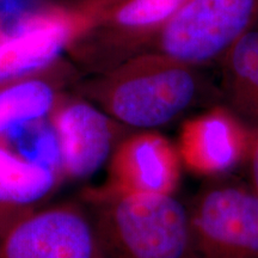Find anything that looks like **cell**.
I'll return each instance as SVG.
<instances>
[{"label":"cell","mask_w":258,"mask_h":258,"mask_svg":"<svg viewBox=\"0 0 258 258\" xmlns=\"http://www.w3.org/2000/svg\"><path fill=\"white\" fill-rule=\"evenodd\" d=\"M79 95L125 127L154 131L220 98V90L198 67L146 51L99 73L80 86Z\"/></svg>","instance_id":"1"},{"label":"cell","mask_w":258,"mask_h":258,"mask_svg":"<svg viewBox=\"0 0 258 258\" xmlns=\"http://www.w3.org/2000/svg\"><path fill=\"white\" fill-rule=\"evenodd\" d=\"M88 211L108 258H200L188 205L175 194L85 189Z\"/></svg>","instance_id":"2"},{"label":"cell","mask_w":258,"mask_h":258,"mask_svg":"<svg viewBox=\"0 0 258 258\" xmlns=\"http://www.w3.org/2000/svg\"><path fill=\"white\" fill-rule=\"evenodd\" d=\"M0 258H108L80 201L0 206Z\"/></svg>","instance_id":"3"},{"label":"cell","mask_w":258,"mask_h":258,"mask_svg":"<svg viewBox=\"0 0 258 258\" xmlns=\"http://www.w3.org/2000/svg\"><path fill=\"white\" fill-rule=\"evenodd\" d=\"M257 22L258 0H185L147 51L201 69L220 62Z\"/></svg>","instance_id":"4"},{"label":"cell","mask_w":258,"mask_h":258,"mask_svg":"<svg viewBox=\"0 0 258 258\" xmlns=\"http://www.w3.org/2000/svg\"><path fill=\"white\" fill-rule=\"evenodd\" d=\"M185 0H85L86 34L70 48L80 62L99 73L146 53Z\"/></svg>","instance_id":"5"},{"label":"cell","mask_w":258,"mask_h":258,"mask_svg":"<svg viewBox=\"0 0 258 258\" xmlns=\"http://www.w3.org/2000/svg\"><path fill=\"white\" fill-rule=\"evenodd\" d=\"M188 208L200 258H258V192L251 184L208 183Z\"/></svg>","instance_id":"6"},{"label":"cell","mask_w":258,"mask_h":258,"mask_svg":"<svg viewBox=\"0 0 258 258\" xmlns=\"http://www.w3.org/2000/svg\"><path fill=\"white\" fill-rule=\"evenodd\" d=\"M89 27L90 17L83 4L49 6L21 17L0 38V84L48 69Z\"/></svg>","instance_id":"7"},{"label":"cell","mask_w":258,"mask_h":258,"mask_svg":"<svg viewBox=\"0 0 258 258\" xmlns=\"http://www.w3.org/2000/svg\"><path fill=\"white\" fill-rule=\"evenodd\" d=\"M60 169L73 179L90 177L110 159L128 127L80 95L62 93L49 114Z\"/></svg>","instance_id":"8"},{"label":"cell","mask_w":258,"mask_h":258,"mask_svg":"<svg viewBox=\"0 0 258 258\" xmlns=\"http://www.w3.org/2000/svg\"><path fill=\"white\" fill-rule=\"evenodd\" d=\"M254 133L224 104L184 121L178 150L182 165L200 176L219 178L246 163Z\"/></svg>","instance_id":"9"},{"label":"cell","mask_w":258,"mask_h":258,"mask_svg":"<svg viewBox=\"0 0 258 258\" xmlns=\"http://www.w3.org/2000/svg\"><path fill=\"white\" fill-rule=\"evenodd\" d=\"M180 172L176 145L157 131H140L115 147L103 186L129 194H175Z\"/></svg>","instance_id":"10"},{"label":"cell","mask_w":258,"mask_h":258,"mask_svg":"<svg viewBox=\"0 0 258 258\" xmlns=\"http://www.w3.org/2000/svg\"><path fill=\"white\" fill-rule=\"evenodd\" d=\"M73 76L69 64L57 60L40 72L0 84V140L18 125L49 116Z\"/></svg>","instance_id":"11"},{"label":"cell","mask_w":258,"mask_h":258,"mask_svg":"<svg viewBox=\"0 0 258 258\" xmlns=\"http://www.w3.org/2000/svg\"><path fill=\"white\" fill-rule=\"evenodd\" d=\"M220 101L258 133V27L244 35L220 61Z\"/></svg>","instance_id":"12"},{"label":"cell","mask_w":258,"mask_h":258,"mask_svg":"<svg viewBox=\"0 0 258 258\" xmlns=\"http://www.w3.org/2000/svg\"><path fill=\"white\" fill-rule=\"evenodd\" d=\"M59 172L10 150L0 140V206L32 205L56 189Z\"/></svg>","instance_id":"13"},{"label":"cell","mask_w":258,"mask_h":258,"mask_svg":"<svg viewBox=\"0 0 258 258\" xmlns=\"http://www.w3.org/2000/svg\"><path fill=\"white\" fill-rule=\"evenodd\" d=\"M246 163L249 165L250 184L258 192V133H254Z\"/></svg>","instance_id":"14"},{"label":"cell","mask_w":258,"mask_h":258,"mask_svg":"<svg viewBox=\"0 0 258 258\" xmlns=\"http://www.w3.org/2000/svg\"><path fill=\"white\" fill-rule=\"evenodd\" d=\"M4 35H5V32H4V31H3V29H2V27H0V38H2L3 36H4Z\"/></svg>","instance_id":"15"}]
</instances>
